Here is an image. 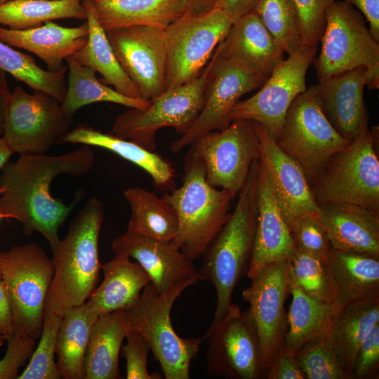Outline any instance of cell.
I'll use <instances>...</instances> for the list:
<instances>
[{
	"instance_id": "f6af8a7d",
	"label": "cell",
	"mask_w": 379,
	"mask_h": 379,
	"mask_svg": "<svg viewBox=\"0 0 379 379\" xmlns=\"http://www.w3.org/2000/svg\"><path fill=\"white\" fill-rule=\"evenodd\" d=\"M127 343L121 347V354L126 360L127 379H161L159 373H149L147 367L150 350L148 342L138 333L126 331Z\"/></svg>"
},
{
	"instance_id": "8992f818",
	"label": "cell",
	"mask_w": 379,
	"mask_h": 379,
	"mask_svg": "<svg viewBox=\"0 0 379 379\" xmlns=\"http://www.w3.org/2000/svg\"><path fill=\"white\" fill-rule=\"evenodd\" d=\"M368 130L333 154L308 179L317 204L347 203L379 213L378 129Z\"/></svg>"
},
{
	"instance_id": "5b68a950",
	"label": "cell",
	"mask_w": 379,
	"mask_h": 379,
	"mask_svg": "<svg viewBox=\"0 0 379 379\" xmlns=\"http://www.w3.org/2000/svg\"><path fill=\"white\" fill-rule=\"evenodd\" d=\"M192 281L182 282L164 293H159L149 282L137 300L124 310L126 331L140 334L149 343L154 359L166 379H189L190 365L204 340L183 338L174 331L171 312L176 299Z\"/></svg>"
},
{
	"instance_id": "3957f363",
	"label": "cell",
	"mask_w": 379,
	"mask_h": 379,
	"mask_svg": "<svg viewBox=\"0 0 379 379\" xmlns=\"http://www.w3.org/2000/svg\"><path fill=\"white\" fill-rule=\"evenodd\" d=\"M258 161L252 164L229 219L202 255L199 280L211 283L216 292V307L210 326L225 316L232 304L233 291L250 265L257 215Z\"/></svg>"
},
{
	"instance_id": "4dcf8cb0",
	"label": "cell",
	"mask_w": 379,
	"mask_h": 379,
	"mask_svg": "<svg viewBox=\"0 0 379 379\" xmlns=\"http://www.w3.org/2000/svg\"><path fill=\"white\" fill-rule=\"evenodd\" d=\"M124 310L98 317L88 340L83 379L119 378V357L126 337Z\"/></svg>"
},
{
	"instance_id": "f1b7e54d",
	"label": "cell",
	"mask_w": 379,
	"mask_h": 379,
	"mask_svg": "<svg viewBox=\"0 0 379 379\" xmlns=\"http://www.w3.org/2000/svg\"><path fill=\"white\" fill-rule=\"evenodd\" d=\"M378 322L379 296L350 303L337 311L329 327L328 338L348 379H352L359 345Z\"/></svg>"
},
{
	"instance_id": "9c48e42d",
	"label": "cell",
	"mask_w": 379,
	"mask_h": 379,
	"mask_svg": "<svg viewBox=\"0 0 379 379\" xmlns=\"http://www.w3.org/2000/svg\"><path fill=\"white\" fill-rule=\"evenodd\" d=\"M232 25L221 9L184 13L165 29L166 91L197 79Z\"/></svg>"
},
{
	"instance_id": "f907efd6",
	"label": "cell",
	"mask_w": 379,
	"mask_h": 379,
	"mask_svg": "<svg viewBox=\"0 0 379 379\" xmlns=\"http://www.w3.org/2000/svg\"><path fill=\"white\" fill-rule=\"evenodd\" d=\"M258 0H216L214 8L227 13L232 23L253 11Z\"/></svg>"
},
{
	"instance_id": "e0dca14e",
	"label": "cell",
	"mask_w": 379,
	"mask_h": 379,
	"mask_svg": "<svg viewBox=\"0 0 379 379\" xmlns=\"http://www.w3.org/2000/svg\"><path fill=\"white\" fill-rule=\"evenodd\" d=\"M250 279L242 297L249 304L267 370L284 345L288 328L284 303L291 295L288 262L270 263Z\"/></svg>"
},
{
	"instance_id": "ffe728a7",
	"label": "cell",
	"mask_w": 379,
	"mask_h": 379,
	"mask_svg": "<svg viewBox=\"0 0 379 379\" xmlns=\"http://www.w3.org/2000/svg\"><path fill=\"white\" fill-rule=\"evenodd\" d=\"M256 209L253 253L246 274L249 279L270 263L289 260L296 251L289 226L281 213L268 173L260 160Z\"/></svg>"
},
{
	"instance_id": "d6a6232c",
	"label": "cell",
	"mask_w": 379,
	"mask_h": 379,
	"mask_svg": "<svg viewBox=\"0 0 379 379\" xmlns=\"http://www.w3.org/2000/svg\"><path fill=\"white\" fill-rule=\"evenodd\" d=\"M291 295L292 300L287 314L288 328L284 346L293 353L305 344L326 334L338 310L333 305L305 293L291 278Z\"/></svg>"
},
{
	"instance_id": "ac0fdd59",
	"label": "cell",
	"mask_w": 379,
	"mask_h": 379,
	"mask_svg": "<svg viewBox=\"0 0 379 379\" xmlns=\"http://www.w3.org/2000/svg\"><path fill=\"white\" fill-rule=\"evenodd\" d=\"M121 67L142 98L152 100L166 91L165 29L131 26L105 30Z\"/></svg>"
},
{
	"instance_id": "e575fe53",
	"label": "cell",
	"mask_w": 379,
	"mask_h": 379,
	"mask_svg": "<svg viewBox=\"0 0 379 379\" xmlns=\"http://www.w3.org/2000/svg\"><path fill=\"white\" fill-rule=\"evenodd\" d=\"M124 195L131 208L127 231L164 242L173 240L178 220L166 201L139 187L126 189Z\"/></svg>"
},
{
	"instance_id": "8d00e7d4",
	"label": "cell",
	"mask_w": 379,
	"mask_h": 379,
	"mask_svg": "<svg viewBox=\"0 0 379 379\" xmlns=\"http://www.w3.org/2000/svg\"><path fill=\"white\" fill-rule=\"evenodd\" d=\"M64 18L86 20L82 1L9 0L0 4V25L11 29H28Z\"/></svg>"
},
{
	"instance_id": "c3c4849f",
	"label": "cell",
	"mask_w": 379,
	"mask_h": 379,
	"mask_svg": "<svg viewBox=\"0 0 379 379\" xmlns=\"http://www.w3.org/2000/svg\"><path fill=\"white\" fill-rule=\"evenodd\" d=\"M267 379H305L293 353L283 345L281 350L267 370Z\"/></svg>"
},
{
	"instance_id": "7dc6e473",
	"label": "cell",
	"mask_w": 379,
	"mask_h": 379,
	"mask_svg": "<svg viewBox=\"0 0 379 379\" xmlns=\"http://www.w3.org/2000/svg\"><path fill=\"white\" fill-rule=\"evenodd\" d=\"M379 369V322L361 343L357 352L352 379L376 378Z\"/></svg>"
},
{
	"instance_id": "ba28073f",
	"label": "cell",
	"mask_w": 379,
	"mask_h": 379,
	"mask_svg": "<svg viewBox=\"0 0 379 379\" xmlns=\"http://www.w3.org/2000/svg\"><path fill=\"white\" fill-rule=\"evenodd\" d=\"M53 273L52 259L35 244L1 252V279L10 298L13 334L40 337Z\"/></svg>"
},
{
	"instance_id": "bcb514c9",
	"label": "cell",
	"mask_w": 379,
	"mask_h": 379,
	"mask_svg": "<svg viewBox=\"0 0 379 379\" xmlns=\"http://www.w3.org/2000/svg\"><path fill=\"white\" fill-rule=\"evenodd\" d=\"M6 351L0 360V379L18 378L20 368L32 354L35 338L13 334L6 338Z\"/></svg>"
},
{
	"instance_id": "44dd1931",
	"label": "cell",
	"mask_w": 379,
	"mask_h": 379,
	"mask_svg": "<svg viewBox=\"0 0 379 379\" xmlns=\"http://www.w3.org/2000/svg\"><path fill=\"white\" fill-rule=\"evenodd\" d=\"M366 83V69L359 67L314 85L324 115L335 130L349 142L369 130L364 101Z\"/></svg>"
},
{
	"instance_id": "11a10c76",
	"label": "cell",
	"mask_w": 379,
	"mask_h": 379,
	"mask_svg": "<svg viewBox=\"0 0 379 379\" xmlns=\"http://www.w3.org/2000/svg\"><path fill=\"white\" fill-rule=\"evenodd\" d=\"M13 154L4 138L0 137V170L8 163Z\"/></svg>"
},
{
	"instance_id": "277c9868",
	"label": "cell",
	"mask_w": 379,
	"mask_h": 379,
	"mask_svg": "<svg viewBox=\"0 0 379 379\" xmlns=\"http://www.w3.org/2000/svg\"><path fill=\"white\" fill-rule=\"evenodd\" d=\"M162 198L175 210L177 234L171 242L192 260L204 251L229 219L234 197L228 190L211 185L203 161L190 146L186 154L182 185Z\"/></svg>"
},
{
	"instance_id": "836d02e7",
	"label": "cell",
	"mask_w": 379,
	"mask_h": 379,
	"mask_svg": "<svg viewBox=\"0 0 379 379\" xmlns=\"http://www.w3.org/2000/svg\"><path fill=\"white\" fill-rule=\"evenodd\" d=\"M98 316L86 302L63 316L56 338V366L60 378L83 379V366L92 327Z\"/></svg>"
},
{
	"instance_id": "8fae6325",
	"label": "cell",
	"mask_w": 379,
	"mask_h": 379,
	"mask_svg": "<svg viewBox=\"0 0 379 379\" xmlns=\"http://www.w3.org/2000/svg\"><path fill=\"white\" fill-rule=\"evenodd\" d=\"M275 142L301 166L307 179L314 176L333 154L350 142L324 115L314 85L292 102Z\"/></svg>"
},
{
	"instance_id": "b9f144b4",
	"label": "cell",
	"mask_w": 379,
	"mask_h": 379,
	"mask_svg": "<svg viewBox=\"0 0 379 379\" xmlns=\"http://www.w3.org/2000/svg\"><path fill=\"white\" fill-rule=\"evenodd\" d=\"M293 354L305 379H348L333 352L328 333Z\"/></svg>"
},
{
	"instance_id": "4fadbf2b",
	"label": "cell",
	"mask_w": 379,
	"mask_h": 379,
	"mask_svg": "<svg viewBox=\"0 0 379 379\" xmlns=\"http://www.w3.org/2000/svg\"><path fill=\"white\" fill-rule=\"evenodd\" d=\"M208 341L207 372L231 379L265 378L267 368L250 312L231 304L225 316L204 335Z\"/></svg>"
},
{
	"instance_id": "91938a15",
	"label": "cell",
	"mask_w": 379,
	"mask_h": 379,
	"mask_svg": "<svg viewBox=\"0 0 379 379\" xmlns=\"http://www.w3.org/2000/svg\"><path fill=\"white\" fill-rule=\"evenodd\" d=\"M9 0H0V4Z\"/></svg>"
},
{
	"instance_id": "f35d334b",
	"label": "cell",
	"mask_w": 379,
	"mask_h": 379,
	"mask_svg": "<svg viewBox=\"0 0 379 379\" xmlns=\"http://www.w3.org/2000/svg\"><path fill=\"white\" fill-rule=\"evenodd\" d=\"M253 11L284 53L291 55L302 47L300 17L293 0H258Z\"/></svg>"
},
{
	"instance_id": "60d3db41",
	"label": "cell",
	"mask_w": 379,
	"mask_h": 379,
	"mask_svg": "<svg viewBox=\"0 0 379 379\" xmlns=\"http://www.w3.org/2000/svg\"><path fill=\"white\" fill-rule=\"evenodd\" d=\"M62 317L44 311L40 340L34 350L29 363L18 379H59L55 362L58 331Z\"/></svg>"
},
{
	"instance_id": "7402d4cb",
	"label": "cell",
	"mask_w": 379,
	"mask_h": 379,
	"mask_svg": "<svg viewBox=\"0 0 379 379\" xmlns=\"http://www.w3.org/2000/svg\"><path fill=\"white\" fill-rule=\"evenodd\" d=\"M114 253H124L138 262L160 293L185 281H199L193 260L171 242H164L129 231L115 238Z\"/></svg>"
},
{
	"instance_id": "1f68e13d",
	"label": "cell",
	"mask_w": 379,
	"mask_h": 379,
	"mask_svg": "<svg viewBox=\"0 0 379 379\" xmlns=\"http://www.w3.org/2000/svg\"><path fill=\"white\" fill-rule=\"evenodd\" d=\"M86 13L88 34L86 45L74 57L82 65L102 76V82L111 85L126 96L142 98L134 84L118 62L105 30L96 16L93 0H82Z\"/></svg>"
},
{
	"instance_id": "94428289",
	"label": "cell",
	"mask_w": 379,
	"mask_h": 379,
	"mask_svg": "<svg viewBox=\"0 0 379 379\" xmlns=\"http://www.w3.org/2000/svg\"><path fill=\"white\" fill-rule=\"evenodd\" d=\"M82 1V0H81Z\"/></svg>"
},
{
	"instance_id": "cb8c5ba5",
	"label": "cell",
	"mask_w": 379,
	"mask_h": 379,
	"mask_svg": "<svg viewBox=\"0 0 379 379\" xmlns=\"http://www.w3.org/2000/svg\"><path fill=\"white\" fill-rule=\"evenodd\" d=\"M317 214L333 248L379 256V213L347 203L317 204Z\"/></svg>"
},
{
	"instance_id": "f546056e",
	"label": "cell",
	"mask_w": 379,
	"mask_h": 379,
	"mask_svg": "<svg viewBox=\"0 0 379 379\" xmlns=\"http://www.w3.org/2000/svg\"><path fill=\"white\" fill-rule=\"evenodd\" d=\"M105 30L152 26L166 29L185 13L182 0H93Z\"/></svg>"
},
{
	"instance_id": "2e32d148",
	"label": "cell",
	"mask_w": 379,
	"mask_h": 379,
	"mask_svg": "<svg viewBox=\"0 0 379 379\" xmlns=\"http://www.w3.org/2000/svg\"><path fill=\"white\" fill-rule=\"evenodd\" d=\"M207 65L203 107L190 129L172 143L173 152H180L208 132L226 128L231 123L230 112L240 98L268 79L214 53Z\"/></svg>"
},
{
	"instance_id": "7c38bea8",
	"label": "cell",
	"mask_w": 379,
	"mask_h": 379,
	"mask_svg": "<svg viewBox=\"0 0 379 379\" xmlns=\"http://www.w3.org/2000/svg\"><path fill=\"white\" fill-rule=\"evenodd\" d=\"M71 121L54 97L41 91L30 94L18 86L7 105L1 137L13 153L45 154L69 132Z\"/></svg>"
},
{
	"instance_id": "d4e9b609",
	"label": "cell",
	"mask_w": 379,
	"mask_h": 379,
	"mask_svg": "<svg viewBox=\"0 0 379 379\" xmlns=\"http://www.w3.org/2000/svg\"><path fill=\"white\" fill-rule=\"evenodd\" d=\"M88 34L86 21L76 27H62L53 21L22 30L0 26V41L36 55L46 63L49 72L60 69L64 59L74 55L86 45Z\"/></svg>"
},
{
	"instance_id": "6f0895ef",
	"label": "cell",
	"mask_w": 379,
	"mask_h": 379,
	"mask_svg": "<svg viewBox=\"0 0 379 379\" xmlns=\"http://www.w3.org/2000/svg\"><path fill=\"white\" fill-rule=\"evenodd\" d=\"M0 279H1V252H0Z\"/></svg>"
},
{
	"instance_id": "f5cc1de1",
	"label": "cell",
	"mask_w": 379,
	"mask_h": 379,
	"mask_svg": "<svg viewBox=\"0 0 379 379\" xmlns=\"http://www.w3.org/2000/svg\"><path fill=\"white\" fill-rule=\"evenodd\" d=\"M11 93L6 72L0 69V137L4 133L6 112Z\"/></svg>"
},
{
	"instance_id": "83f0119b",
	"label": "cell",
	"mask_w": 379,
	"mask_h": 379,
	"mask_svg": "<svg viewBox=\"0 0 379 379\" xmlns=\"http://www.w3.org/2000/svg\"><path fill=\"white\" fill-rule=\"evenodd\" d=\"M58 143H78L105 149L144 170L159 190L167 192L175 187L172 165L154 151L131 140L80 126L69 131Z\"/></svg>"
},
{
	"instance_id": "7a4b0ae2",
	"label": "cell",
	"mask_w": 379,
	"mask_h": 379,
	"mask_svg": "<svg viewBox=\"0 0 379 379\" xmlns=\"http://www.w3.org/2000/svg\"><path fill=\"white\" fill-rule=\"evenodd\" d=\"M103 220V203L92 197L60 240L53 253L54 273L45 311L63 317L69 310L84 304L96 288L102 267L99 237Z\"/></svg>"
},
{
	"instance_id": "d590c367",
	"label": "cell",
	"mask_w": 379,
	"mask_h": 379,
	"mask_svg": "<svg viewBox=\"0 0 379 379\" xmlns=\"http://www.w3.org/2000/svg\"><path fill=\"white\" fill-rule=\"evenodd\" d=\"M68 67L67 91L61 105L69 117L81 107L97 102H108L130 108H145L149 100L121 94L100 81L93 69L81 65L71 55L66 59Z\"/></svg>"
},
{
	"instance_id": "7bdbcfd3",
	"label": "cell",
	"mask_w": 379,
	"mask_h": 379,
	"mask_svg": "<svg viewBox=\"0 0 379 379\" xmlns=\"http://www.w3.org/2000/svg\"><path fill=\"white\" fill-rule=\"evenodd\" d=\"M288 226L296 251L326 260L332 247L317 211L297 217Z\"/></svg>"
},
{
	"instance_id": "5bb4252c",
	"label": "cell",
	"mask_w": 379,
	"mask_h": 379,
	"mask_svg": "<svg viewBox=\"0 0 379 379\" xmlns=\"http://www.w3.org/2000/svg\"><path fill=\"white\" fill-rule=\"evenodd\" d=\"M203 161L207 182L235 198L252 164L260 158V141L251 121L236 119L222 131L208 132L191 145Z\"/></svg>"
},
{
	"instance_id": "680465c9",
	"label": "cell",
	"mask_w": 379,
	"mask_h": 379,
	"mask_svg": "<svg viewBox=\"0 0 379 379\" xmlns=\"http://www.w3.org/2000/svg\"><path fill=\"white\" fill-rule=\"evenodd\" d=\"M2 218H6L5 215L1 213V211H0V220L2 219Z\"/></svg>"
},
{
	"instance_id": "816d5d0a",
	"label": "cell",
	"mask_w": 379,
	"mask_h": 379,
	"mask_svg": "<svg viewBox=\"0 0 379 379\" xmlns=\"http://www.w3.org/2000/svg\"><path fill=\"white\" fill-rule=\"evenodd\" d=\"M13 333V326L10 298L4 281L0 279V335L7 338Z\"/></svg>"
},
{
	"instance_id": "52a82bcc",
	"label": "cell",
	"mask_w": 379,
	"mask_h": 379,
	"mask_svg": "<svg viewBox=\"0 0 379 379\" xmlns=\"http://www.w3.org/2000/svg\"><path fill=\"white\" fill-rule=\"evenodd\" d=\"M319 55L313 61L319 81L359 67L366 69V86L379 87V41L371 34L363 15L342 0L325 13Z\"/></svg>"
},
{
	"instance_id": "9a60e30c",
	"label": "cell",
	"mask_w": 379,
	"mask_h": 379,
	"mask_svg": "<svg viewBox=\"0 0 379 379\" xmlns=\"http://www.w3.org/2000/svg\"><path fill=\"white\" fill-rule=\"evenodd\" d=\"M317 47H301L273 71L258 93L239 100L230 112V122L246 119L260 124L275 140L294 99L306 88V74Z\"/></svg>"
},
{
	"instance_id": "ab89813d",
	"label": "cell",
	"mask_w": 379,
	"mask_h": 379,
	"mask_svg": "<svg viewBox=\"0 0 379 379\" xmlns=\"http://www.w3.org/2000/svg\"><path fill=\"white\" fill-rule=\"evenodd\" d=\"M288 262L291 279L305 293L320 301L335 305L325 260L296 251Z\"/></svg>"
},
{
	"instance_id": "681fc988",
	"label": "cell",
	"mask_w": 379,
	"mask_h": 379,
	"mask_svg": "<svg viewBox=\"0 0 379 379\" xmlns=\"http://www.w3.org/2000/svg\"><path fill=\"white\" fill-rule=\"evenodd\" d=\"M352 6L368 22L373 36L379 41V0H342Z\"/></svg>"
},
{
	"instance_id": "d6986e66",
	"label": "cell",
	"mask_w": 379,
	"mask_h": 379,
	"mask_svg": "<svg viewBox=\"0 0 379 379\" xmlns=\"http://www.w3.org/2000/svg\"><path fill=\"white\" fill-rule=\"evenodd\" d=\"M252 123L260 141L259 160L268 173L287 224L304 213L317 211V204L301 166L278 146L260 124Z\"/></svg>"
},
{
	"instance_id": "db71d44e",
	"label": "cell",
	"mask_w": 379,
	"mask_h": 379,
	"mask_svg": "<svg viewBox=\"0 0 379 379\" xmlns=\"http://www.w3.org/2000/svg\"><path fill=\"white\" fill-rule=\"evenodd\" d=\"M185 14L199 15L214 8L216 0H182Z\"/></svg>"
},
{
	"instance_id": "603a6c76",
	"label": "cell",
	"mask_w": 379,
	"mask_h": 379,
	"mask_svg": "<svg viewBox=\"0 0 379 379\" xmlns=\"http://www.w3.org/2000/svg\"><path fill=\"white\" fill-rule=\"evenodd\" d=\"M213 53L267 78L284 60V51L254 11L232 23Z\"/></svg>"
},
{
	"instance_id": "74e56055",
	"label": "cell",
	"mask_w": 379,
	"mask_h": 379,
	"mask_svg": "<svg viewBox=\"0 0 379 379\" xmlns=\"http://www.w3.org/2000/svg\"><path fill=\"white\" fill-rule=\"evenodd\" d=\"M0 69L24 82L34 91H43L60 102L65 96L67 67L65 65L57 72L44 70L37 65L32 55L18 51L0 41Z\"/></svg>"
},
{
	"instance_id": "ee69618b",
	"label": "cell",
	"mask_w": 379,
	"mask_h": 379,
	"mask_svg": "<svg viewBox=\"0 0 379 379\" xmlns=\"http://www.w3.org/2000/svg\"><path fill=\"white\" fill-rule=\"evenodd\" d=\"M338 0H293L300 21L302 47H317L325 27L326 10Z\"/></svg>"
},
{
	"instance_id": "9f6ffc18",
	"label": "cell",
	"mask_w": 379,
	"mask_h": 379,
	"mask_svg": "<svg viewBox=\"0 0 379 379\" xmlns=\"http://www.w3.org/2000/svg\"><path fill=\"white\" fill-rule=\"evenodd\" d=\"M6 340V338L2 335H0V345H1Z\"/></svg>"
},
{
	"instance_id": "6da1fadb",
	"label": "cell",
	"mask_w": 379,
	"mask_h": 379,
	"mask_svg": "<svg viewBox=\"0 0 379 379\" xmlns=\"http://www.w3.org/2000/svg\"><path fill=\"white\" fill-rule=\"evenodd\" d=\"M95 154L88 145L60 155L24 154L7 163L0 176V211L6 218L22 225L23 234L40 233L53 253L59 242L58 230L75 207L78 199L65 204L50 192L59 175L88 173Z\"/></svg>"
},
{
	"instance_id": "4316f807",
	"label": "cell",
	"mask_w": 379,
	"mask_h": 379,
	"mask_svg": "<svg viewBox=\"0 0 379 379\" xmlns=\"http://www.w3.org/2000/svg\"><path fill=\"white\" fill-rule=\"evenodd\" d=\"M104 279L86 302L98 316L129 308L150 279L138 262L124 253L102 265Z\"/></svg>"
},
{
	"instance_id": "484cf974",
	"label": "cell",
	"mask_w": 379,
	"mask_h": 379,
	"mask_svg": "<svg viewBox=\"0 0 379 379\" xmlns=\"http://www.w3.org/2000/svg\"><path fill=\"white\" fill-rule=\"evenodd\" d=\"M325 262L337 310L350 303L379 296V256L331 248Z\"/></svg>"
},
{
	"instance_id": "30bf717a",
	"label": "cell",
	"mask_w": 379,
	"mask_h": 379,
	"mask_svg": "<svg viewBox=\"0 0 379 379\" xmlns=\"http://www.w3.org/2000/svg\"><path fill=\"white\" fill-rule=\"evenodd\" d=\"M207 78L205 68L195 79L166 91L150 100L145 108H131L119 115L112 126L113 134L154 151L156 133L164 127L186 133L198 117L204 103Z\"/></svg>"
}]
</instances>
